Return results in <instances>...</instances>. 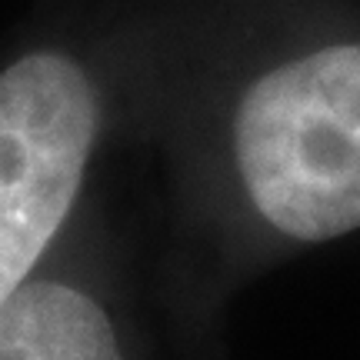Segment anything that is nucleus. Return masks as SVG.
I'll return each mask as SVG.
<instances>
[{
    "instance_id": "obj_1",
    "label": "nucleus",
    "mask_w": 360,
    "mask_h": 360,
    "mask_svg": "<svg viewBox=\"0 0 360 360\" xmlns=\"http://www.w3.org/2000/svg\"><path fill=\"white\" fill-rule=\"evenodd\" d=\"M134 134L167 170V267L210 283L250 244L360 231V40L233 60L180 0L147 4Z\"/></svg>"
},
{
    "instance_id": "obj_2",
    "label": "nucleus",
    "mask_w": 360,
    "mask_h": 360,
    "mask_svg": "<svg viewBox=\"0 0 360 360\" xmlns=\"http://www.w3.org/2000/svg\"><path fill=\"white\" fill-rule=\"evenodd\" d=\"M141 264L97 193L47 267L0 310V360H141Z\"/></svg>"
}]
</instances>
